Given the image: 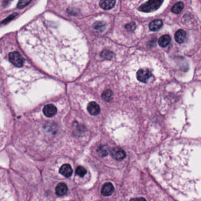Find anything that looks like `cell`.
Instances as JSON below:
<instances>
[{
    "label": "cell",
    "mask_w": 201,
    "mask_h": 201,
    "mask_svg": "<svg viewBox=\"0 0 201 201\" xmlns=\"http://www.w3.org/2000/svg\"><path fill=\"white\" fill-rule=\"evenodd\" d=\"M163 2L164 0H149L139 7V10L144 12H153L159 9Z\"/></svg>",
    "instance_id": "1"
},
{
    "label": "cell",
    "mask_w": 201,
    "mask_h": 201,
    "mask_svg": "<svg viewBox=\"0 0 201 201\" xmlns=\"http://www.w3.org/2000/svg\"><path fill=\"white\" fill-rule=\"evenodd\" d=\"M8 57L11 63L16 67H22L24 63V58L18 51H12L9 53Z\"/></svg>",
    "instance_id": "2"
},
{
    "label": "cell",
    "mask_w": 201,
    "mask_h": 201,
    "mask_svg": "<svg viewBox=\"0 0 201 201\" xmlns=\"http://www.w3.org/2000/svg\"><path fill=\"white\" fill-rule=\"evenodd\" d=\"M152 76V74L148 69H140L136 74L138 80L145 83H147Z\"/></svg>",
    "instance_id": "3"
},
{
    "label": "cell",
    "mask_w": 201,
    "mask_h": 201,
    "mask_svg": "<svg viewBox=\"0 0 201 201\" xmlns=\"http://www.w3.org/2000/svg\"><path fill=\"white\" fill-rule=\"evenodd\" d=\"M111 155L113 159L120 161L126 158L125 152L119 148H114L111 150Z\"/></svg>",
    "instance_id": "4"
},
{
    "label": "cell",
    "mask_w": 201,
    "mask_h": 201,
    "mask_svg": "<svg viewBox=\"0 0 201 201\" xmlns=\"http://www.w3.org/2000/svg\"><path fill=\"white\" fill-rule=\"evenodd\" d=\"M57 108L56 107L52 104H49L44 107L43 108V113L47 117H51L56 115L57 113Z\"/></svg>",
    "instance_id": "5"
},
{
    "label": "cell",
    "mask_w": 201,
    "mask_h": 201,
    "mask_svg": "<svg viewBox=\"0 0 201 201\" xmlns=\"http://www.w3.org/2000/svg\"><path fill=\"white\" fill-rule=\"evenodd\" d=\"M115 191V188L111 183H106L105 184L101 190V193L102 195L105 196H110Z\"/></svg>",
    "instance_id": "6"
},
{
    "label": "cell",
    "mask_w": 201,
    "mask_h": 201,
    "mask_svg": "<svg viewBox=\"0 0 201 201\" xmlns=\"http://www.w3.org/2000/svg\"><path fill=\"white\" fill-rule=\"evenodd\" d=\"M87 110L91 115L96 116L100 112V107L95 101L90 102L87 106Z\"/></svg>",
    "instance_id": "7"
},
{
    "label": "cell",
    "mask_w": 201,
    "mask_h": 201,
    "mask_svg": "<svg viewBox=\"0 0 201 201\" xmlns=\"http://www.w3.org/2000/svg\"><path fill=\"white\" fill-rule=\"evenodd\" d=\"M60 173L66 178L70 177L73 174V169L69 164H64L60 168Z\"/></svg>",
    "instance_id": "8"
},
{
    "label": "cell",
    "mask_w": 201,
    "mask_h": 201,
    "mask_svg": "<svg viewBox=\"0 0 201 201\" xmlns=\"http://www.w3.org/2000/svg\"><path fill=\"white\" fill-rule=\"evenodd\" d=\"M116 3V0H101L100 5L101 7L105 10L111 9Z\"/></svg>",
    "instance_id": "9"
},
{
    "label": "cell",
    "mask_w": 201,
    "mask_h": 201,
    "mask_svg": "<svg viewBox=\"0 0 201 201\" xmlns=\"http://www.w3.org/2000/svg\"><path fill=\"white\" fill-rule=\"evenodd\" d=\"M68 191V187L64 183H60L56 188V193L58 196L64 195Z\"/></svg>",
    "instance_id": "10"
},
{
    "label": "cell",
    "mask_w": 201,
    "mask_h": 201,
    "mask_svg": "<svg viewBox=\"0 0 201 201\" xmlns=\"http://www.w3.org/2000/svg\"><path fill=\"white\" fill-rule=\"evenodd\" d=\"M186 33L183 30H179L176 32L175 36V40L178 43H182L185 40Z\"/></svg>",
    "instance_id": "11"
},
{
    "label": "cell",
    "mask_w": 201,
    "mask_h": 201,
    "mask_svg": "<svg viewBox=\"0 0 201 201\" xmlns=\"http://www.w3.org/2000/svg\"><path fill=\"white\" fill-rule=\"evenodd\" d=\"M163 25L162 21L160 20H156L152 21L149 24V28L151 31L156 32L159 30Z\"/></svg>",
    "instance_id": "12"
},
{
    "label": "cell",
    "mask_w": 201,
    "mask_h": 201,
    "mask_svg": "<svg viewBox=\"0 0 201 201\" xmlns=\"http://www.w3.org/2000/svg\"><path fill=\"white\" fill-rule=\"evenodd\" d=\"M171 40V38L168 35H164L159 38V46L162 47H166Z\"/></svg>",
    "instance_id": "13"
},
{
    "label": "cell",
    "mask_w": 201,
    "mask_h": 201,
    "mask_svg": "<svg viewBox=\"0 0 201 201\" xmlns=\"http://www.w3.org/2000/svg\"><path fill=\"white\" fill-rule=\"evenodd\" d=\"M183 8L184 4L182 2H178L173 6V7L172 8V11L175 14H178L183 10Z\"/></svg>",
    "instance_id": "14"
},
{
    "label": "cell",
    "mask_w": 201,
    "mask_h": 201,
    "mask_svg": "<svg viewBox=\"0 0 201 201\" xmlns=\"http://www.w3.org/2000/svg\"><path fill=\"white\" fill-rule=\"evenodd\" d=\"M113 93L109 89L105 90L101 95V98L106 101H110L112 99Z\"/></svg>",
    "instance_id": "15"
},
{
    "label": "cell",
    "mask_w": 201,
    "mask_h": 201,
    "mask_svg": "<svg viewBox=\"0 0 201 201\" xmlns=\"http://www.w3.org/2000/svg\"><path fill=\"white\" fill-rule=\"evenodd\" d=\"M97 151H98V153L100 156H105L109 154V152L110 151V149L107 146H101L98 149Z\"/></svg>",
    "instance_id": "16"
},
{
    "label": "cell",
    "mask_w": 201,
    "mask_h": 201,
    "mask_svg": "<svg viewBox=\"0 0 201 201\" xmlns=\"http://www.w3.org/2000/svg\"><path fill=\"white\" fill-rule=\"evenodd\" d=\"M76 175L79 176L80 177H84L87 174V170L83 168V166H79L77 168L76 170Z\"/></svg>",
    "instance_id": "17"
},
{
    "label": "cell",
    "mask_w": 201,
    "mask_h": 201,
    "mask_svg": "<svg viewBox=\"0 0 201 201\" xmlns=\"http://www.w3.org/2000/svg\"><path fill=\"white\" fill-rule=\"evenodd\" d=\"M101 56L106 59H110L113 57V53L108 50H105L101 53Z\"/></svg>",
    "instance_id": "18"
},
{
    "label": "cell",
    "mask_w": 201,
    "mask_h": 201,
    "mask_svg": "<svg viewBox=\"0 0 201 201\" xmlns=\"http://www.w3.org/2000/svg\"><path fill=\"white\" fill-rule=\"evenodd\" d=\"M31 0H20L18 3V8H22L30 2Z\"/></svg>",
    "instance_id": "19"
},
{
    "label": "cell",
    "mask_w": 201,
    "mask_h": 201,
    "mask_svg": "<svg viewBox=\"0 0 201 201\" xmlns=\"http://www.w3.org/2000/svg\"><path fill=\"white\" fill-rule=\"evenodd\" d=\"M135 27H136V25H135V22H130L129 24H127L125 27L127 29L128 31H133L134 30V29L135 28Z\"/></svg>",
    "instance_id": "20"
},
{
    "label": "cell",
    "mask_w": 201,
    "mask_h": 201,
    "mask_svg": "<svg viewBox=\"0 0 201 201\" xmlns=\"http://www.w3.org/2000/svg\"><path fill=\"white\" fill-rule=\"evenodd\" d=\"M103 24L101 22L97 23L95 26V29L96 30H101L103 28Z\"/></svg>",
    "instance_id": "21"
},
{
    "label": "cell",
    "mask_w": 201,
    "mask_h": 201,
    "mask_svg": "<svg viewBox=\"0 0 201 201\" xmlns=\"http://www.w3.org/2000/svg\"><path fill=\"white\" fill-rule=\"evenodd\" d=\"M11 1H12V0H4V5H7L8 4L10 3Z\"/></svg>",
    "instance_id": "22"
}]
</instances>
